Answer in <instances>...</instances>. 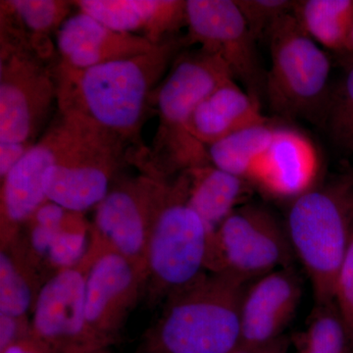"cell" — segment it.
<instances>
[{
	"mask_svg": "<svg viewBox=\"0 0 353 353\" xmlns=\"http://www.w3.org/2000/svg\"><path fill=\"white\" fill-rule=\"evenodd\" d=\"M274 343H275V341H274ZM274 343H270V345H264V347H250V345H245L241 343V345L231 353H268Z\"/></svg>",
	"mask_w": 353,
	"mask_h": 353,
	"instance_id": "cell-33",
	"label": "cell"
},
{
	"mask_svg": "<svg viewBox=\"0 0 353 353\" xmlns=\"http://www.w3.org/2000/svg\"><path fill=\"white\" fill-rule=\"evenodd\" d=\"M353 229V181H336L294 199L288 236L317 305L334 303V285Z\"/></svg>",
	"mask_w": 353,
	"mask_h": 353,
	"instance_id": "cell-4",
	"label": "cell"
},
{
	"mask_svg": "<svg viewBox=\"0 0 353 353\" xmlns=\"http://www.w3.org/2000/svg\"><path fill=\"white\" fill-rule=\"evenodd\" d=\"M57 65L39 57L24 39L0 31V143L36 145L57 102Z\"/></svg>",
	"mask_w": 353,
	"mask_h": 353,
	"instance_id": "cell-6",
	"label": "cell"
},
{
	"mask_svg": "<svg viewBox=\"0 0 353 353\" xmlns=\"http://www.w3.org/2000/svg\"><path fill=\"white\" fill-rule=\"evenodd\" d=\"M164 178L143 173L111 187L90 223L92 236L129 259L145 277L150 230Z\"/></svg>",
	"mask_w": 353,
	"mask_h": 353,
	"instance_id": "cell-12",
	"label": "cell"
},
{
	"mask_svg": "<svg viewBox=\"0 0 353 353\" xmlns=\"http://www.w3.org/2000/svg\"><path fill=\"white\" fill-rule=\"evenodd\" d=\"M74 1L66 0H1L0 24L7 26L27 41L46 61L54 57L51 34L70 17Z\"/></svg>",
	"mask_w": 353,
	"mask_h": 353,
	"instance_id": "cell-22",
	"label": "cell"
},
{
	"mask_svg": "<svg viewBox=\"0 0 353 353\" xmlns=\"http://www.w3.org/2000/svg\"><path fill=\"white\" fill-rule=\"evenodd\" d=\"M57 44L58 62L73 69L127 59L158 46L141 37L110 29L81 11L65 21L57 32Z\"/></svg>",
	"mask_w": 353,
	"mask_h": 353,
	"instance_id": "cell-18",
	"label": "cell"
},
{
	"mask_svg": "<svg viewBox=\"0 0 353 353\" xmlns=\"http://www.w3.org/2000/svg\"><path fill=\"white\" fill-rule=\"evenodd\" d=\"M255 39L267 37L274 25L292 13L296 1L290 0H234Z\"/></svg>",
	"mask_w": 353,
	"mask_h": 353,
	"instance_id": "cell-26",
	"label": "cell"
},
{
	"mask_svg": "<svg viewBox=\"0 0 353 353\" xmlns=\"http://www.w3.org/2000/svg\"><path fill=\"white\" fill-rule=\"evenodd\" d=\"M350 51V52H353V26L352 32H350V38H348V41L347 44V50Z\"/></svg>",
	"mask_w": 353,
	"mask_h": 353,
	"instance_id": "cell-34",
	"label": "cell"
},
{
	"mask_svg": "<svg viewBox=\"0 0 353 353\" xmlns=\"http://www.w3.org/2000/svg\"><path fill=\"white\" fill-rule=\"evenodd\" d=\"M32 146L22 143H0V180L12 170Z\"/></svg>",
	"mask_w": 353,
	"mask_h": 353,
	"instance_id": "cell-30",
	"label": "cell"
},
{
	"mask_svg": "<svg viewBox=\"0 0 353 353\" xmlns=\"http://www.w3.org/2000/svg\"><path fill=\"white\" fill-rule=\"evenodd\" d=\"M245 283L205 271L167 299L150 334L154 353H231L241 343Z\"/></svg>",
	"mask_w": 353,
	"mask_h": 353,
	"instance_id": "cell-3",
	"label": "cell"
},
{
	"mask_svg": "<svg viewBox=\"0 0 353 353\" xmlns=\"http://www.w3.org/2000/svg\"><path fill=\"white\" fill-rule=\"evenodd\" d=\"M108 347L105 345H97V343H85V345L68 348L62 353H106Z\"/></svg>",
	"mask_w": 353,
	"mask_h": 353,
	"instance_id": "cell-32",
	"label": "cell"
},
{
	"mask_svg": "<svg viewBox=\"0 0 353 353\" xmlns=\"http://www.w3.org/2000/svg\"><path fill=\"white\" fill-rule=\"evenodd\" d=\"M43 274L28 259L19 241L0 252V314L28 317L43 285Z\"/></svg>",
	"mask_w": 353,
	"mask_h": 353,
	"instance_id": "cell-23",
	"label": "cell"
},
{
	"mask_svg": "<svg viewBox=\"0 0 353 353\" xmlns=\"http://www.w3.org/2000/svg\"><path fill=\"white\" fill-rule=\"evenodd\" d=\"M28 259L48 277L80 263L90 243V223L75 212L48 201L26 224L20 238Z\"/></svg>",
	"mask_w": 353,
	"mask_h": 353,
	"instance_id": "cell-15",
	"label": "cell"
},
{
	"mask_svg": "<svg viewBox=\"0 0 353 353\" xmlns=\"http://www.w3.org/2000/svg\"><path fill=\"white\" fill-rule=\"evenodd\" d=\"M319 166L317 150L307 137L290 128H275L250 183L269 196L296 199L312 190Z\"/></svg>",
	"mask_w": 353,
	"mask_h": 353,
	"instance_id": "cell-17",
	"label": "cell"
},
{
	"mask_svg": "<svg viewBox=\"0 0 353 353\" xmlns=\"http://www.w3.org/2000/svg\"><path fill=\"white\" fill-rule=\"evenodd\" d=\"M292 15L320 46L347 50L353 26V0H301L296 2Z\"/></svg>",
	"mask_w": 353,
	"mask_h": 353,
	"instance_id": "cell-24",
	"label": "cell"
},
{
	"mask_svg": "<svg viewBox=\"0 0 353 353\" xmlns=\"http://www.w3.org/2000/svg\"><path fill=\"white\" fill-rule=\"evenodd\" d=\"M259 99L230 80L213 90L197 106L190 123V132L202 145L208 146L234 132L265 124Z\"/></svg>",
	"mask_w": 353,
	"mask_h": 353,
	"instance_id": "cell-20",
	"label": "cell"
},
{
	"mask_svg": "<svg viewBox=\"0 0 353 353\" xmlns=\"http://www.w3.org/2000/svg\"><path fill=\"white\" fill-rule=\"evenodd\" d=\"M67 134L68 126L59 116L43 138L1 179L0 248L17 241L32 215L48 201L44 176L57 161Z\"/></svg>",
	"mask_w": 353,
	"mask_h": 353,
	"instance_id": "cell-13",
	"label": "cell"
},
{
	"mask_svg": "<svg viewBox=\"0 0 353 353\" xmlns=\"http://www.w3.org/2000/svg\"><path fill=\"white\" fill-rule=\"evenodd\" d=\"M301 283L292 266L253 281L241 303V343L264 347L282 338L296 315L301 299Z\"/></svg>",
	"mask_w": 353,
	"mask_h": 353,
	"instance_id": "cell-16",
	"label": "cell"
},
{
	"mask_svg": "<svg viewBox=\"0 0 353 353\" xmlns=\"http://www.w3.org/2000/svg\"><path fill=\"white\" fill-rule=\"evenodd\" d=\"M332 134L339 145L353 150V66L330 114Z\"/></svg>",
	"mask_w": 353,
	"mask_h": 353,
	"instance_id": "cell-27",
	"label": "cell"
},
{
	"mask_svg": "<svg viewBox=\"0 0 353 353\" xmlns=\"http://www.w3.org/2000/svg\"><path fill=\"white\" fill-rule=\"evenodd\" d=\"M88 266L85 253L76 266L46 279L32 308V334L61 353L76 345L94 343L88 340L85 325Z\"/></svg>",
	"mask_w": 353,
	"mask_h": 353,
	"instance_id": "cell-14",
	"label": "cell"
},
{
	"mask_svg": "<svg viewBox=\"0 0 353 353\" xmlns=\"http://www.w3.org/2000/svg\"><path fill=\"white\" fill-rule=\"evenodd\" d=\"M187 44L199 43L201 50L218 57L234 80L259 99L265 80L256 39L234 0H187Z\"/></svg>",
	"mask_w": 353,
	"mask_h": 353,
	"instance_id": "cell-11",
	"label": "cell"
},
{
	"mask_svg": "<svg viewBox=\"0 0 353 353\" xmlns=\"http://www.w3.org/2000/svg\"><path fill=\"white\" fill-rule=\"evenodd\" d=\"M85 325L90 343L108 347L138 303L146 277L136 265L90 234Z\"/></svg>",
	"mask_w": 353,
	"mask_h": 353,
	"instance_id": "cell-10",
	"label": "cell"
},
{
	"mask_svg": "<svg viewBox=\"0 0 353 353\" xmlns=\"http://www.w3.org/2000/svg\"><path fill=\"white\" fill-rule=\"evenodd\" d=\"M63 120L68 134L57 161L46 171L44 189L48 201L85 213L108 196L116 172L125 162H134V154L119 141Z\"/></svg>",
	"mask_w": 353,
	"mask_h": 353,
	"instance_id": "cell-8",
	"label": "cell"
},
{
	"mask_svg": "<svg viewBox=\"0 0 353 353\" xmlns=\"http://www.w3.org/2000/svg\"><path fill=\"white\" fill-rule=\"evenodd\" d=\"M292 256L285 227L267 209L245 204L211 236L206 271L227 274L248 284L290 267Z\"/></svg>",
	"mask_w": 353,
	"mask_h": 353,
	"instance_id": "cell-9",
	"label": "cell"
},
{
	"mask_svg": "<svg viewBox=\"0 0 353 353\" xmlns=\"http://www.w3.org/2000/svg\"><path fill=\"white\" fill-rule=\"evenodd\" d=\"M79 11L115 31L141 37L153 44L176 37L187 27L183 0H79Z\"/></svg>",
	"mask_w": 353,
	"mask_h": 353,
	"instance_id": "cell-19",
	"label": "cell"
},
{
	"mask_svg": "<svg viewBox=\"0 0 353 353\" xmlns=\"http://www.w3.org/2000/svg\"><path fill=\"white\" fill-rule=\"evenodd\" d=\"M209 239L188 201L185 172L165 176L146 256V283L152 297L168 299L206 271Z\"/></svg>",
	"mask_w": 353,
	"mask_h": 353,
	"instance_id": "cell-5",
	"label": "cell"
},
{
	"mask_svg": "<svg viewBox=\"0 0 353 353\" xmlns=\"http://www.w3.org/2000/svg\"><path fill=\"white\" fill-rule=\"evenodd\" d=\"M267 38L271 67L265 80V92L271 108L288 117H313L327 95L329 57L303 31L292 13L279 20Z\"/></svg>",
	"mask_w": 353,
	"mask_h": 353,
	"instance_id": "cell-7",
	"label": "cell"
},
{
	"mask_svg": "<svg viewBox=\"0 0 353 353\" xmlns=\"http://www.w3.org/2000/svg\"><path fill=\"white\" fill-rule=\"evenodd\" d=\"M185 46L173 37L143 54L88 69L57 62L59 115L126 145L139 165L148 150L141 131L150 97Z\"/></svg>",
	"mask_w": 353,
	"mask_h": 353,
	"instance_id": "cell-1",
	"label": "cell"
},
{
	"mask_svg": "<svg viewBox=\"0 0 353 353\" xmlns=\"http://www.w3.org/2000/svg\"><path fill=\"white\" fill-rule=\"evenodd\" d=\"M230 80H234L231 71L215 55L201 50L179 55L150 97L159 121L139 166L143 173L171 176L210 163L208 148L190 134V123L199 103Z\"/></svg>",
	"mask_w": 353,
	"mask_h": 353,
	"instance_id": "cell-2",
	"label": "cell"
},
{
	"mask_svg": "<svg viewBox=\"0 0 353 353\" xmlns=\"http://www.w3.org/2000/svg\"><path fill=\"white\" fill-rule=\"evenodd\" d=\"M334 303L353 334V229L334 285Z\"/></svg>",
	"mask_w": 353,
	"mask_h": 353,
	"instance_id": "cell-28",
	"label": "cell"
},
{
	"mask_svg": "<svg viewBox=\"0 0 353 353\" xmlns=\"http://www.w3.org/2000/svg\"><path fill=\"white\" fill-rule=\"evenodd\" d=\"M32 333L29 317L0 314V352Z\"/></svg>",
	"mask_w": 353,
	"mask_h": 353,
	"instance_id": "cell-29",
	"label": "cell"
},
{
	"mask_svg": "<svg viewBox=\"0 0 353 353\" xmlns=\"http://www.w3.org/2000/svg\"><path fill=\"white\" fill-rule=\"evenodd\" d=\"M275 127L268 123L245 128L208 146L209 161L250 183L253 169L270 145Z\"/></svg>",
	"mask_w": 353,
	"mask_h": 353,
	"instance_id": "cell-25",
	"label": "cell"
},
{
	"mask_svg": "<svg viewBox=\"0 0 353 353\" xmlns=\"http://www.w3.org/2000/svg\"><path fill=\"white\" fill-rule=\"evenodd\" d=\"M0 353H61L58 352L57 348L50 345L34 336V334H30L29 336L22 339V340L16 341L12 345H9L6 350Z\"/></svg>",
	"mask_w": 353,
	"mask_h": 353,
	"instance_id": "cell-31",
	"label": "cell"
},
{
	"mask_svg": "<svg viewBox=\"0 0 353 353\" xmlns=\"http://www.w3.org/2000/svg\"><path fill=\"white\" fill-rule=\"evenodd\" d=\"M185 172L188 201L211 238L234 211L246 204L252 192V183L211 163Z\"/></svg>",
	"mask_w": 353,
	"mask_h": 353,
	"instance_id": "cell-21",
	"label": "cell"
}]
</instances>
